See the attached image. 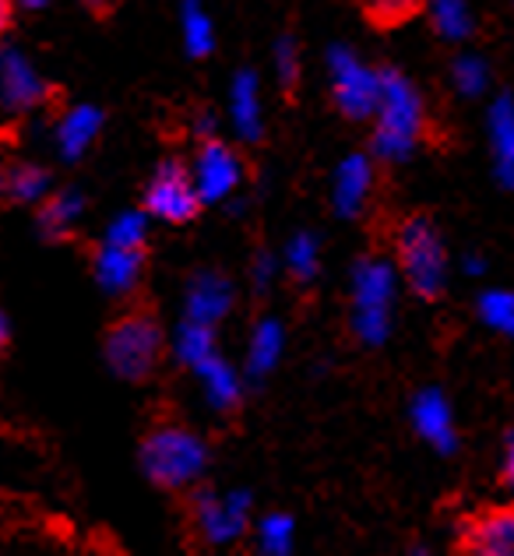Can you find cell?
Here are the masks:
<instances>
[{
	"label": "cell",
	"instance_id": "cell-1",
	"mask_svg": "<svg viewBox=\"0 0 514 556\" xmlns=\"http://www.w3.org/2000/svg\"><path fill=\"white\" fill-rule=\"evenodd\" d=\"M423 130H427V106H423L413 81L402 71L385 67L380 71V110L371 138V155L388 166L402 163L416 149Z\"/></svg>",
	"mask_w": 514,
	"mask_h": 556
},
{
	"label": "cell",
	"instance_id": "cell-2",
	"mask_svg": "<svg viewBox=\"0 0 514 556\" xmlns=\"http://www.w3.org/2000/svg\"><path fill=\"white\" fill-rule=\"evenodd\" d=\"M102 356L121 380L145 384L163 363V328L152 314V306H130L102 334Z\"/></svg>",
	"mask_w": 514,
	"mask_h": 556
},
{
	"label": "cell",
	"instance_id": "cell-3",
	"mask_svg": "<svg viewBox=\"0 0 514 556\" xmlns=\"http://www.w3.org/2000/svg\"><path fill=\"white\" fill-rule=\"evenodd\" d=\"M138 458L145 476L159 490H184L209 468V447L198 433L184 430L180 422H159L141 437Z\"/></svg>",
	"mask_w": 514,
	"mask_h": 556
},
{
	"label": "cell",
	"instance_id": "cell-4",
	"mask_svg": "<svg viewBox=\"0 0 514 556\" xmlns=\"http://www.w3.org/2000/svg\"><path fill=\"white\" fill-rule=\"evenodd\" d=\"M394 257H399L402 278L419 300L434 303L444 296L448 254L430 215L413 212L402 218L399 229H394Z\"/></svg>",
	"mask_w": 514,
	"mask_h": 556
},
{
	"label": "cell",
	"instance_id": "cell-5",
	"mask_svg": "<svg viewBox=\"0 0 514 556\" xmlns=\"http://www.w3.org/2000/svg\"><path fill=\"white\" fill-rule=\"evenodd\" d=\"M394 275L388 261L363 257L352 278V331L363 345H380L391 328Z\"/></svg>",
	"mask_w": 514,
	"mask_h": 556
},
{
	"label": "cell",
	"instance_id": "cell-6",
	"mask_svg": "<svg viewBox=\"0 0 514 556\" xmlns=\"http://www.w3.org/2000/svg\"><path fill=\"white\" fill-rule=\"evenodd\" d=\"M201 208H204V201H201L195 177H190V169L180 159H166V163L155 169L149 190H145V212L163 218L170 226H187L201 215Z\"/></svg>",
	"mask_w": 514,
	"mask_h": 556
},
{
	"label": "cell",
	"instance_id": "cell-7",
	"mask_svg": "<svg viewBox=\"0 0 514 556\" xmlns=\"http://www.w3.org/2000/svg\"><path fill=\"white\" fill-rule=\"evenodd\" d=\"M331 61V99L349 121H366L380 110V71L363 67L346 47L328 53Z\"/></svg>",
	"mask_w": 514,
	"mask_h": 556
},
{
	"label": "cell",
	"instance_id": "cell-8",
	"mask_svg": "<svg viewBox=\"0 0 514 556\" xmlns=\"http://www.w3.org/2000/svg\"><path fill=\"white\" fill-rule=\"evenodd\" d=\"M459 556H514V504H493L459 525Z\"/></svg>",
	"mask_w": 514,
	"mask_h": 556
},
{
	"label": "cell",
	"instance_id": "cell-9",
	"mask_svg": "<svg viewBox=\"0 0 514 556\" xmlns=\"http://www.w3.org/2000/svg\"><path fill=\"white\" fill-rule=\"evenodd\" d=\"M243 177V166L237 152L229 149V144L223 141H204L201 152H198V166H195V184L201 190V201H223L233 187L240 184Z\"/></svg>",
	"mask_w": 514,
	"mask_h": 556
},
{
	"label": "cell",
	"instance_id": "cell-10",
	"mask_svg": "<svg viewBox=\"0 0 514 556\" xmlns=\"http://www.w3.org/2000/svg\"><path fill=\"white\" fill-rule=\"evenodd\" d=\"M247 496H229V501H218L212 493H198L195 496V529L201 539L209 543H229L243 532V515H247Z\"/></svg>",
	"mask_w": 514,
	"mask_h": 556
},
{
	"label": "cell",
	"instance_id": "cell-11",
	"mask_svg": "<svg viewBox=\"0 0 514 556\" xmlns=\"http://www.w3.org/2000/svg\"><path fill=\"white\" fill-rule=\"evenodd\" d=\"M92 271L106 292L127 296V292H135L141 286L145 251H124V247H113L102 240V247H96V254H92Z\"/></svg>",
	"mask_w": 514,
	"mask_h": 556
},
{
	"label": "cell",
	"instance_id": "cell-12",
	"mask_svg": "<svg viewBox=\"0 0 514 556\" xmlns=\"http://www.w3.org/2000/svg\"><path fill=\"white\" fill-rule=\"evenodd\" d=\"M50 85L42 81L33 64L25 61L22 53L4 50V106L14 113H25V110H36L42 102H50Z\"/></svg>",
	"mask_w": 514,
	"mask_h": 556
},
{
	"label": "cell",
	"instance_id": "cell-13",
	"mask_svg": "<svg viewBox=\"0 0 514 556\" xmlns=\"http://www.w3.org/2000/svg\"><path fill=\"white\" fill-rule=\"evenodd\" d=\"M413 422L419 437H427V441L440 451V455H454V447H459V433H454V422H451V405L440 391H419L413 399Z\"/></svg>",
	"mask_w": 514,
	"mask_h": 556
},
{
	"label": "cell",
	"instance_id": "cell-14",
	"mask_svg": "<svg viewBox=\"0 0 514 556\" xmlns=\"http://www.w3.org/2000/svg\"><path fill=\"white\" fill-rule=\"evenodd\" d=\"M233 306V286L223 275L215 271H201L187 292V320H198V325H215L223 320L226 311Z\"/></svg>",
	"mask_w": 514,
	"mask_h": 556
},
{
	"label": "cell",
	"instance_id": "cell-15",
	"mask_svg": "<svg viewBox=\"0 0 514 556\" xmlns=\"http://www.w3.org/2000/svg\"><path fill=\"white\" fill-rule=\"evenodd\" d=\"M371 187H374V163L366 155H349L339 166V177H335V208H339V215L356 218L366 198H371Z\"/></svg>",
	"mask_w": 514,
	"mask_h": 556
},
{
	"label": "cell",
	"instance_id": "cell-16",
	"mask_svg": "<svg viewBox=\"0 0 514 556\" xmlns=\"http://www.w3.org/2000/svg\"><path fill=\"white\" fill-rule=\"evenodd\" d=\"M82 215V194L75 187H64V190H57V194H50L47 201L39 204V215H36V223H39V232L47 240H67L71 237V223Z\"/></svg>",
	"mask_w": 514,
	"mask_h": 556
},
{
	"label": "cell",
	"instance_id": "cell-17",
	"mask_svg": "<svg viewBox=\"0 0 514 556\" xmlns=\"http://www.w3.org/2000/svg\"><path fill=\"white\" fill-rule=\"evenodd\" d=\"M99 127H102V113L96 106H78L64 116L61 130H57V141H61V155L67 163H78L88 144H92V138L99 135Z\"/></svg>",
	"mask_w": 514,
	"mask_h": 556
},
{
	"label": "cell",
	"instance_id": "cell-18",
	"mask_svg": "<svg viewBox=\"0 0 514 556\" xmlns=\"http://www.w3.org/2000/svg\"><path fill=\"white\" fill-rule=\"evenodd\" d=\"M50 173L36 163H8L4 166V198L8 204H33L47 201Z\"/></svg>",
	"mask_w": 514,
	"mask_h": 556
},
{
	"label": "cell",
	"instance_id": "cell-19",
	"mask_svg": "<svg viewBox=\"0 0 514 556\" xmlns=\"http://www.w3.org/2000/svg\"><path fill=\"white\" fill-rule=\"evenodd\" d=\"M490 135H493L497 173H501V180L507 187H514V102L507 96L497 99L493 121H490Z\"/></svg>",
	"mask_w": 514,
	"mask_h": 556
},
{
	"label": "cell",
	"instance_id": "cell-20",
	"mask_svg": "<svg viewBox=\"0 0 514 556\" xmlns=\"http://www.w3.org/2000/svg\"><path fill=\"white\" fill-rule=\"evenodd\" d=\"M201 380H204V388H209V399L215 408H223V413H237L240 408V380L237 374H233L223 359H204L201 367H198Z\"/></svg>",
	"mask_w": 514,
	"mask_h": 556
},
{
	"label": "cell",
	"instance_id": "cell-21",
	"mask_svg": "<svg viewBox=\"0 0 514 556\" xmlns=\"http://www.w3.org/2000/svg\"><path fill=\"white\" fill-rule=\"evenodd\" d=\"M233 113H237L243 138L258 141L261 138V113H258V78L251 71L237 75V85H233Z\"/></svg>",
	"mask_w": 514,
	"mask_h": 556
},
{
	"label": "cell",
	"instance_id": "cell-22",
	"mask_svg": "<svg viewBox=\"0 0 514 556\" xmlns=\"http://www.w3.org/2000/svg\"><path fill=\"white\" fill-rule=\"evenodd\" d=\"M212 345H215V334L212 325H198V320H184L180 331H176V359L187 363V367H201L204 359H212Z\"/></svg>",
	"mask_w": 514,
	"mask_h": 556
},
{
	"label": "cell",
	"instance_id": "cell-23",
	"mask_svg": "<svg viewBox=\"0 0 514 556\" xmlns=\"http://www.w3.org/2000/svg\"><path fill=\"white\" fill-rule=\"evenodd\" d=\"M434 33L448 42H462L476 33V18L465 4H430Z\"/></svg>",
	"mask_w": 514,
	"mask_h": 556
},
{
	"label": "cell",
	"instance_id": "cell-24",
	"mask_svg": "<svg viewBox=\"0 0 514 556\" xmlns=\"http://www.w3.org/2000/svg\"><path fill=\"white\" fill-rule=\"evenodd\" d=\"M479 317L487 320L493 331L514 334V292H487L479 300Z\"/></svg>",
	"mask_w": 514,
	"mask_h": 556
},
{
	"label": "cell",
	"instance_id": "cell-25",
	"mask_svg": "<svg viewBox=\"0 0 514 556\" xmlns=\"http://www.w3.org/2000/svg\"><path fill=\"white\" fill-rule=\"evenodd\" d=\"M278 342H283V331H278L275 320H264L254 334V349H251V374H264L275 367L278 359Z\"/></svg>",
	"mask_w": 514,
	"mask_h": 556
},
{
	"label": "cell",
	"instance_id": "cell-26",
	"mask_svg": "<svg viewBox=\"0 0 514 556\" xmlns=\"http://www.w3.org/2000/svg\"><path fill=\"white\" fill-rule=\"evenodd\" d=\"M145 232H149V226H145V215L141 212H127L110 226L106 243L124 247V251H145Z\"/></svg>",
	"mask_w": 514,
	"mask_h": 556
},
{
	"label": "cell",
	"instance_id": "cell-27",
	"mask_svg": "<svg viewBox=\"0 0 514 556\" xmlns=\"http://www.w3.org/2000/svg\"><path fill=\"white\" fill-rule=\"evenodd\" d=\"M289 268H292V278H297V282H311V278L317 275V240L311 237V232H303V237L292 240Z\"/></svg>",
	"mask_w": 514,
	"mask_h": 556
},
{
	"label": "cell",
	"instance_id": "cell-28",
	"mask_svg": "<svg viewBox=\"0 0 514 556\" xmlns=\"http://www.w3.org/2000/svg\"><path fill=\"white\" fill-rule=\"evenodd\" d=\"M451 78L454 85H459L462 96H479L482 89H487V64L479 61V56H459L451 67Z\"/></svg>",
	"mask_w": 514,
	"mask_h": 556
},
{
	"label": "cell",
	"instance_id": "cell-29",
	"mask_svg": "<svg viewBox=\"0 0 514 556\" xmlns=\"http://www.w3.org/2000/svg\"><path fill=\"white\" fill-rule=\"evenodd\" d=\"M184 28H187V50L190 56H204L212 50V25L209 18L195 8V4H187L184 11Z\"/></svg>",
	"mask_w": 514,
	"mask_h": 556
},
{
	"label": "cell",
	"instance_id": "cell-30",
	"mask_svg": "<svg viewBox=\"0 0 514 556\" xmlns=\"http://www.w3.org/2000/svg\"><path fill=\"white\" fill-rule=\"evenodd\" d=\"M289 535H292V521L286 515H275L261 525V546L268 556H289Z\"/></svg>",
	"mask_w": 514,
	"mask_h": 556
},
{
	"label": "cell",
	"instance_id": "cell-31",
	"mask_svg": "<svg viewBox=\"0 0 514 556\" xmlns=\"http://www.w3.org/2000/svg\"><path fill=\"white\" fill-rule=\"evenodd\" d=\"M416 11H419V4H366V18L380 28H394V25L413 18Z\"/></svg>",
	"mask_w": 514,
	"mask_h": 556
},
{
	"label": "cell",
	"instance_id": "cell-32",
	"mask_svg": "<svg viewBox=\"0 0 514 556\" xmlns=\"http://www.w3.org/2000/svg\"><path fill=\"white\" fill-rule=\"evenodd\" d=\"M275 56H278V75H283V89L286 96H292V89H297V42H292L289 36L278 39V47H275Z\"/></svg>",
	"mask_w": 514,
	"mask_h": 556
},
{
	"label": "cell",
	"instance_id": "cell-33",
	"mask_svg": "<svg viewBox=\"0 0 514 556\" xmlns=\"http://www.w3.org/2000/svg\"><path fill=\"white\" fill-rule=\"evenodd\" d=\"M501 479H504V486H511V490H514V433L507 437V462H504Z\"/></svg>",
	"mask_w": 514,
	"mask_h": 556
},
{
	"label": "cell",
	"instance_id": "cell-34",
	"mask_svg": "<svg viewBox=\"0 0 514 556\" xmlns=\"http://www.w3.org/2000/svg\"><path fill=\"white\" fill-rule=\"evenodd\" d=\"M416 556H427V553H423V549H419V553H416Z\"/></svg>",
	"mask_w": 514,
	"mask_h": 556
}]
</instances>
